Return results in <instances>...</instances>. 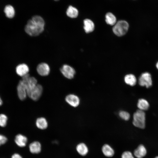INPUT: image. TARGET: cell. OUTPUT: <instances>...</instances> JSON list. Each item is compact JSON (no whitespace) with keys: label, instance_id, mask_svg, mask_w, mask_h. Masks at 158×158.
I'll use <instances>...</instances> for the list:
<instances>
[{"label":"cell","instance_id":"obj_1","mask_svg":"<svg viewBox=\"0 0 158 158\" xmlns=\"http://www.w3.org/2000/svg\"><path fill=\"white\" fill-rule=\"evenodd\" d=\"M45 22L41 16L35 15L29 20L25 28L26 32L30 36H38L44 31Z\"/></svg>","mask_w":158,"mask_h":158},{"label":"cell","instance_id":"obj_2","mask_svg":"<svg viewBox=\"0 0 158 158\" xmlns=\"http://www.w3.org/2000/svg\"><path fill=\"white\" fill-rule=\"evenodd\" d=\"M133 124L135 127L144 129L146 126V114L144 111L137 110L133 115Z\"/></svg>","mask_w":158,"mask_h":158},{"label":"cell","instance_id":"obj_3","mask_svg":"<svg viewBox=\"0 0 158 158\" xmlns=\"http://www.w3.org/2000/svg\"><path fill=\"white\" fill-rule=\"evenodd\" d=\"M129 27L128 23L124 20L118 21L114 25L112 30L114 33L118 36L125 35L127 32Z\"/></svg>","mask_w":158,"mask_h":158},{"label":"cell","instance_id":"obj_4","mask_svg":"<svg viewBox=\"0 0 158 158\" xmlns=\"http://www.w3.org/2000/svg\"><path fill=\"white\" fill-rule=\"evenodd\" d=\"M138 84L142 87L150 88L152 85V80L151 74L148 72L142 73L140 76L138 80Z\"/></svg>","mask_w":158,"mask_h":158},{"label":"cell","instance_id":"obj_5","mask_svg":"<svg viewBox=\"0 0 158 158\" xmlns=\"http://www.w3.org/2000/svg\"><path fill=\"white\" fill-rule=\"evenodd\" d=\"M43 92L42 86L37 84L35 87L27 91V95L32 99L37 101L40 97Z\"/></svg>","mask_w":158,"mask_h":158},{"label":"cell","instance_id":"obj_6","mask_svg":"<svg viewBox=\"0 0 158 158\" xmlns=\"http://www.w3.org/2000/svg\"><path fill=\"white\" fill-rule=\"evenodd\" d=\"M22 77L21 80L25 85L27 91L32 89L37 84L36 78L30 76L28 73Z\"/></svg>","mask_w":158,"mask_h":158},{"label":"cell","instance_id":"obj_7","mask_svg":"<svg viewBox=\"0 0 158 158\" xmlns=\"http://www.w3.org/2000/svg\"><path fill=\"white\" fill-rule=\"evenodd\" d=\"M60 70L63 75L69 79L73 78L75 73L74 69L67 64L63 65L60 68Z\"/></svg>","mask_w":158,"mask_h":158},{"label":"cell","instance_id":"obj_8","mask_svg":"<svg viewBox=\"0 0 158 158\" xmlns=\"http://www.w3.org/2000/svg\"><path fill=\"white\" fill-rule=\"evenodd\" d=\"M17 94L19 99L21 100H25L27 95L26 88L21 80L19 81L17 87Z\"/></svg>","mask_w":158,"mask_h":158},{"label":"cell","instance_id":"obj_9","mask_svg":"<svg viewBox=\"0 0 158 158\" xmlns=\"http://www.w3.org/2000/svg\"><path fill=\"white\" fill-rule=\"evenodd\" d=\"M36 69L38 74L42 76L48 75L50 72L49 66L45 63H42L39 64L37 67Z\"/></svg>","mask_w":158,"mask_h":158},{"label":"cell","instance_id":"obj_10","mask_svg":"<svg viewBox=\"0 0 158 158\" xmlns=\"http://www.w3.org/2000/svg\"><path fill=\"white\" fill-rule=\"evenodd\" d=\"M66 102L71 106L76 107L79 104L80 100L77 95L70 94L66 96L65 98Z\"/></svg>","mask_w":158,"mask_h":158},{"label":"cell","instance_id":"obj_11","mask_svg":"<svg viewBox=\"0 0 158 158\" xmlns=\"http://www.w3.org/2000/svg\"><path fill=\"white\" fill-rule=\"evenodd\" d=\"M147 151L143 144L139 145L134 151V155L137 158H143L147 154Z\"/></svg>","mask_w":158,"mask_h":158},{"label":"cell","instance_id":"obj_12","mask_svg":"<svg viewBox=\"0 0 158 158\" xmlns=\"http://www.w3.org/2000/svg\"><path fill=\"white\" fill-rule=\"evenodd\" d=\"M16 72L19 76L23 77L28 74L29 71L28 66L25 63L20 64L18 65L16 68Z\"/></svg>","mask_w":158,"mask_h":158},{"label":"cell","instance_id":"obj_13","mask_svg":"<svg viewBox=\"0 0 158 158\" xmlns=\"http://www.w3.org/2000/svg\"><path fill=\"white\" fill-rule=\"evenodd\" d=\"M15 141L18 146L23 147L25 146L27 142V138L25 136L18 134L16 136Z\"/></svg>","mask_w":158,"mask_h":158},{"label":"cell","instance_id":"obj_14","mask_svg":"<svg viewBox=\"0 0 158 158\" xmlns=\"http://www.w3.org/2000/svg\"><path fill=\"white\" fill-rule=\"evenodd\" d=\"M124 81L126 84L131 86H135L137 81L135 76L132 74L126 75L124 78Z\"/></svg>","mask_w":158,"mask_h":158},{"label":"cell","instance_id":"obj_15","mask_svg":"<svg viewBox=\"0 0 158 158\" xmlns=\"http://www.w3.org/2000/svg\"><path fill=\"white\" fill-rule=\"evenodd\" d=\"M137 106L139 110L145 111L148 109L150 104L146 99L140 98L138 101Z\"/></svg>","mask_w":158,"mask_h":158},{"label":"cell","instance_id":"obj_16","mask_svg":"<svg viewBox=\"0 0 158 158\" xmlns=\"http://www.w3.org/2000/svg\"><path fill=\"white\" fill-rule=\"evenodd\" d=\"M84 29L85 32L89 33L92 32L94 29L95 25L93 22L88 19H85L83 21Z\"/></svg>","mask_w":158,"mask_h":158},{"label":"cell","instance_id":"obj_17","mask_svg":"<svg viewBox=\"0 0 158 158\" xmlns=\"http://www.w3.org/2000/svg\"><path fill=\"white\" fill-rule=\"evenodd\" d=\"M29 148L30 152L33 154L39 153L41 150V144L38 141H34L30 143Z\"/></svg>","mask_w":158,"mask_h":158},{"label":"cell","instance_id":"obj_18","mask_svg":"<svg viewBox=\"0 0 158 158\" xmlns=\"http://www.w3.org/2000/svg\"><path fill=\"white\" fill-rule=\"evenodd\" d=\"M4 12L6 17L8 18H12L15 15V11L14 8L10 5H8L5 6Z\"/></svg>","mask_w":158,"mask_h":158},{"label":"cell","instance_id":"obj_19","mask_svg":"<svg viewBox=\"0 0 158 158\" xmlns=\"http://www.w3.org/2000/svg\"><path fill=\"white\" fill-rule=\"evenodd\" d=\"M36 124L38 128L42 130L46 129L48 125L47 120L44 117L37 118L36 120Z\"/></svg>","mask_w":158,"mask_h":158},{"label":"cell","instance_id":"obj_20","mask_svg":"<svg viewBox=\"0 0 158 158\" xmlns=\"http://www.w3.org/2000/svg\"><path fill=\"white\" fill-rule=\"evenodd\" d=\"M66 14L68 17L75 18L78 16V11L76 8L72 6H69L66 10Z\"/></svg>","mask_w":158,"mask_h":158},{"label":"cell","instance_id":"obj_21","mask_svg":"<svg viewBox=\"0 0 158 158\" xmlns=\"http://www.w3.org/2000/svg\"><path fill=\"white\" fill-rule=\"evenodd\" d=\"M102 151L104 155L108 157H112L114 153L113 149L109 145L107 144L103 146Z\"/></svg>","mask_w":158,"mask_h":158},{"label":"cell","instance_id":"obj_22","mask_svg":"<svg viewBox=\"0 0 158 158\" xmlns=\"http://www.w3.org/2000/svg\"><path fill=\"white\" fill-rule=\"evenodd\" d=\"M76 150L80 155L84 156L88 153V149L85 144L80 143L78 144L76 146Z\"/></svg>","mask_w":158,"mask_h":158},{"label":"cell","instance_id":"obj_23","mask_svg":"<svg viewBox=\"0 0 158 158\" xmlns=\"http://www.w3.org/2000/svg\"><path fill=\"white\" fill-rule=\"evenodd\" d=\"M116 18L112 13L108 12L105 15V21L106 23L110 25H114L116 23Z\"/></svg>","mask_w":158,"mask_h":158},{"label":"cell","instance_id":"obj_24","mask_svg":"<svg viewBox=\"0 0 158 158\" xmlns=\"http://www.w3.org/2000/svg\"><path fill=\"white\" fill-rule=\"evenodd\" d=\"M119 117L125 121L128 120L130 118V115L128 112L124 111H121L118 113Z\"/></svg>","mask_w":158,"mask_h":158},{"label":"cell","instance_id":"obj_25","mask_svg":"<svg viewBox=\"0 0 158 158\" xmlns=\"http://www.w3.org/2000/svg\"><path fill=\"white\" fill-rule=\"evenodd\" d=\"M8 117L6 115L3 114H0V126L5 127L7 123Z\"/></svg>","mask_w":158,"mask_h":158},{"label":"cell","instance_id":"obj_26","mask_svg":"<svg viewBox=\"0 0 158 158\" xmlns=\"http://www.w3.org/2000/svg\"><path fill=\"white\" fill-rule=\"evenodd\" d=\"M121 158H135L132 153L129 151L124 152L122 154Z\"/></svg>","mask_w":158,"mask_h":158},{"label":"cell","instance_id":"obj_27","mask_svg":"<svg viewBox=\"0 0 158 158\" xmlns=\"http://www.w3.org/2000/svg\"><path fill=\"white\" fill-rule=\"evenodd\" d=\"M7 139L4 135L0 134V146L4 144L7 141Z\"/></svg>","mask_w":158,"mask_h":158},{"label":"cell","instance_id":"obj_28","mask_svg":"<svg viewBox=\"0 0 158 158\" xmlns=\"http://www.w3.org/2000/svg\"><path fill=\"white\" fill-rule=\"evenodd\" d=\"M11 158H22V157L19 154L15 153L12 155Z\"/></svg>","mask_w":158,"mask_h":158},{"label":"cell","instance_id":"obj_29","mask_svg":"<svg viewBox=\"0 0 158 158\" xmlns=\"http://www.w3.org/2000/svg\"><path fill=\"white\" fill-rule=\"evenodd\" d=\"M3 104L2 100L0 97V106H1Z\"/></svg>","mask_w":158,"mask_h":158},{"label":"cell","instance_id":"obj_30","mask_svg":"<svg viewBox=\"0 0 158 158\" xmlns=\"http://www.w3.org/2000/svg\"><path fill=\"white\" fill-rule=\"evenodd\" d=\"M156 66L158 70V61L156 63Z\"/></svg>","mask_w":158,"mask_h":158},{"label":"cell","instance_id":"obj_31","mask_svg":"<svg viewBox=\"0 0 158 158\" xmlns=\"http://www.w3.org/2000/svg\"><path fill=\"white\" fill-rule=\"evenodd\" d=\"M154 158H158V156H156Z\"/></svg>","mask_w":158,"mask_h":158},{"label":"cell","instance_id":"obj_32","mask_svg":"<svg viewBox=\"0 0 158 158\" xmlns=\"http://www.w3.org/2000/svg\"><path fill=\"white\" fill-rule=\"evenodd\" d=\"M54 1H59V0H54Z\"/></svg>","mask_w":158,"mask_h":158}]
</instances>
